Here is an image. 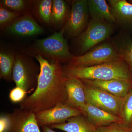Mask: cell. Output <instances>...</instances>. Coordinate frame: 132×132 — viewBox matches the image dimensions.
<instances>
[{
	"instance_id": "2",
	"label": "cell",
	"mask_w": 132,
	"mask_h": 132,
	"mask_svg": "<svg viewBox=\"0 0 132 132\" xmlns=\"http://www.w3.org/2000/svg\"><path fill=\"white\" fill-rule=\"evenodd\" d=\"M64 77L90 80H121L132 82V74L122 59L92 67H63Z\"/></svg>"
},
{
	"instance_id": "13",
	"label": "cell",
	"mask_w": 132,
	"mask_h": 132,
	"mask_svg": "<svg viewBox=\"0 0 132 132\" xmlns=\"http://www.w3.org/2000/svg\"><path fill=\"white\" fill-rule=\"evenodd\" d=\"M81 80L88 85L104 90L119 98H125L132 91V82L128 81L118 79L108 80Z\"/></svg>"
},
{
	"instance_id": "29",
	"label": "cell",
	"mask_w": 132,
	"mask_h": 132,
	"mask_svg": "<svg viewBox=\"0 0 132 132\" xmlns=\"http://www.w3.org/2000/svg\"></svg>"
},
{
	"instance_id": "18",
	"label": "cell",
	"mask_w": 132,
	"mask_h": 132,
	"mask_svg": "<svg viewBox=\"0 0 132 132\" xmlns=\"http://www.w3.org/2000/svg\"><path fill=\"white\" fill-rule=\"evenodd\" d=\"M91 18L99 19L114 24L116 20L105 0H88Z\"/></svg>"
},
{
	"instance_id": "10",
	"label": "cell",
	"mask_w": 132,
	"mask_h": 132,
	"mask_svg": "<svg viewBox=\"0 0 132 132\" xmlns=\"http://www.w3.org/2000/svg\"><path fill=\"white\" fill-rule=\"evenodd\" d=\"M7 114L10 121L8 132H42L35 113L20 108Z\"/></svg>"
},
{
	"instance_id": "25",
	"label": "cell",
	"mask_w": 132,
	"mask_h": 132,
	"mask_svg": "<svg viewBox=\"0 0 132 132\" xmlns=\"http://www.w3.org/2000/svg\"><path fill=\"white\" fill-rule=\"evenodd\" d=\"M96 132H132V127L126 126L120 123H113L97 128Z\"/></svg>"
},
{
	"instance_id": "22",
	"label": "cell",
	"mask_w": 132,
	"mask_h": 132,
	"mask_svg": "<svg viewBox=\"0 0 132 132\" xmlns=\"http://www.w3.org/2000/svg\"><path fill=\"white\" fill-rule=\"evenodd\" d=\"M122 124L128 127H132V91L124 98L121 109Z\"/></svg>"
},
{
	"instance_id": "4",
	"label": "cell",
	"mask_w": 132,
	"mask_h": 132,
	"mask_svg": "<svg viewBox=\"0 0 132 132\" xmlns=\"http://www.w3.org/2000/svg\"><path fill=\"white\" fill-rule=\"evenodd\" d=\"M40 67L25 55L15 54L13 71V80L16 86L21 88L27 93L35 90L38 83Z\"/></svg>"
},
{
	"instance_id": "19",
	"label": "cell",
	"mask_w": 132,
	"mask_h": 132,
	"mask_svg": "<svg viewBox=\"0 0 132 132\" xmlns=\"http://www.w3.org/2000/svg\"><path fill=\"white\" fill-rule=\"evenodd\" d=\"M15 54L5 50L0 52V78L7 81L13 80V71Z\"/></svg>"
},
{
	"instance_id": "9",
	"label": "cell",
	"mask_w": 132,
	"mask_h": 132,
	"mask_svg": "<svg viewBox=\"0 0 132 132\" xmlns=\"http://www.w3.org/2000/svg\"><path fill=\"white\" fill-rule=\"evenodd\" d=\"M39 126H49L66 123L68 119L84 114L80 109L59 104L52 108L35 113Z\"/></svg>"
},
{
	"instance_id": "6",
	"label": "cell",
	"mask_w": 132,
	"mask_h": 132,
	"mask_svg": "<svg viewBox=\"0 0 132 132\" xmlns=\"http://www.w3.org/2000/svg\"><path fill=\"white\" fill-rule=\"evenodd\" d=\"M113 25L104 21L91 18L87 27L78 38L81 52L85 54L110 38L114 31Z\"/></svg>"
},
{
	"instance_id": "21",
	"label": "cell",
	"mask_w": 132,
	"mask_h": 132,
	"mask_svg": "<svg viewBox=\"0 0 132 132\" xmlns=\"http://www.w3.org/2000/svg\"><path fill=\"white\" fill-rule=\"evenodd\" d=\"M53 1L41 0L37 1L36 10L38 16L45 24L49 25L51 22Z\"/></svg>"
},
{
	"instance_id": "27",
	"label": "cell",
	"mask_w": 132,
	"mask_h": 132,
	"mask_svg": "<svg viewBox=\"0 0 132 132\" xmlns=\"http://www.w3.org/2000/svg\"><path fill=\"white\" fill-rule=\"evenodd\" d=\"M10 121L8 114H1L0 116V132H8Z\"/></svg>"
},
{
	"instance_id": "3",
	"label": "cell",
	"mask_w": 132,
	"mask_h": 132,
	"mask_svg": "<svg viewBox=\"0 0 132 132\" xmlns=\"http://www.w3.org/2000/svg\"><path fill=\"white\" fill-rule=\"evenodd\" d=\"M64 30L62 29L47 38L36 40L34 51L50 61L69 62L74 55L70 53L67 42L64 37Z\"/></svg>"
},
{
	"instance_id": "11",
	"label": "cell",
	"mask_w": 132,
	"mask_h": 132,
	"mask_svg": "<svg viewBox=\"0 0 132 132\" xmlns=\"http://www.w3.org/2000/svg\"><path fill=\"white\" fill-rule=\"evenodd\" d=\"M66 99L65 104L73 107L85 108L86 105L85 87L81 79L64 77Z\"/></svg>"
},
{
	"instance_id": "5",
	"label": "cell",
	"mask_w": 132,
	"mask_h": 132,
	"mask_svg": "<svg viewBox=\"0 0 132 132\" xmlns=\"http://www.w3.org/2000/svg\"><path fill=\"white\" fill-rule=\"evenodd\" d=\"M111 41H105L90 50L84 54L74 56L68 65L90 67L121 59Z\"/></svg>"
},
{
	"instance_id": "28",
	"label": "cell",
	"mask_w": 132,
	"mask_h": 132,
	"mask_svg": "<svg viewBox=\"0 0 132 132\" xmlns=\"http://www.w3.org/2000/svg\"><path fill=\"white\" fill-rule=\"evenodd\" d=\"M42 128V132H56L52 130V128L48 126H43Z\"/></svg>"
},
{
	"instance_id": "15",
	"label": "cell",
	"mask_w": 132,
	"mask_h": 132,
	"mask_svg": "<svg viewBox=\"0 0 132 132\" xmlns=\"http://www.w3.org/2000/svg\"><path fill=\"white\" fill-rule=\"evenodd\" d=\"M116 24L125 28L132 29V3L126 0H108Z\"/></svg>"
},
{
	"instance_id": "26",
	"label": "cell",
	"mask_w": 132,
	"mask_h": 132,
	"mask_svg": "<svg viewBox=\"0 0 132 132\" xmlns=\"http://www.w3.org/2000/svg\"><path fill=\"white\" fill-rule=\"evenodd\" d=\"M27 93L21 88L16 86L10 91L9 97L12 103L20 104L27 97Z\"/></svg>"
},
{
	"instance_id": "8",
	"label": "cell",
	"mask_w": 132,
	"mask_h": 132,
	"mask_svg": "<svg viewBox=\"0 0 132 132\" xmlns=\"http://www.w3.org/2000/svg\"><path fill=\"white\" fill-rule=\"evenodd\" d=\"M89 16L88 0L73 1L71 12L63 27L64 34L69 38L79 35L87 27Z\"/></svg>"
},
{
	"instance_id": "16",
	"label": "cell",
	"mask_w": 132,
	"mask_h": 132,
	"mask_svg": "<svg viewBox=\"0 0 132 132\" xmlns=\"http://www.w3.org/2000/svg\"><path fill=\"white\" fill-rule=\"evenodd\" d=\"M66 132H96L95 127L84 114L75 116L68 119L66 123L49 126Z\"/></svg>"
},
{
	"instance_id": "17",
	"label": "cell",
	"mask_w": 132,
	"mask_h": 132,
	"mask_svg": "<svg viewBox=\"0 0 132 132\" xmlns=\"http://www.w3.org/2000/svg\"><path fill=\"white\" fill-rule=\"evenodd\" d=\"M132 74V38L125 31L121 32L111 40Z\"/></svg>"
},
{
	"instance_id": "1",
	"label": "cell",
	"mask_w": 132,
	"mask_h": 132,
	"mask_svg": "<svg viewBox=\"0 0 132 132\" xmlns=\"http://www.w3.org/2000/svg\"><path fill=\"white\" fill-rule=\"evenodd\" d=\"M40 67L35 90L20 104V108L34 113L65 104L66 93L63 67L58 61H50L40 55L34 56Z\"/></svg>"
},
{
	"instance_id": "7",
	"label": "cell",
	"mask_w": 132,
	"mask_h": 132,
	"mask_svg": "<svg viewBox=\"0 0 132 132\" xmlns=\"http://www.w3.org/2000/svg\"><path fill=\"white\" fill-rule=\"evenodd\" d=\"M83 82L86 104L121 118V107L125 97H116L104 90Z\"/></svg>"
},
{
	"instance_id": "24",
	"label": "cell",
	"mask_w": 132,
	"mask_h": 132,
	"mask_svg": "<svg viewBox=\"0 0 132 132\" xmlns=\"http://www.w3.org/2000/svg\"><path fill=\"white\" fill-rule=\"evenodd\" d=\"M1 5L12 12L21 13L27 7V2L24 0H2Z\"/></svg>"
},
{
	"instance_id": "14",
	"label": "cell",
	"mask_w": 132,
	"mask_h": 132,
	"mask_svg": "<svg viewBox=\"0 0 132 132\" xmlns=\"http://www.w3.org/2000/svg\"><path fill=\"white\" fill-rule=\"evenodd\" d=\"M84 115L96 128L108 126L113 123L122 124V118L114 115L102 109L86 104V106L82 109Z\"/></svg>"
},
{
	"instance_id": "20",
	"label": "cell",
	"mask_w": 132,
	"mask_h": 132,
	"mask_svg": "<svg viewBox=\"0 0 132 132\" xmlns=\"http://www.w3.org/2000/svg\"><path fill=\"white\" fill-rule=\"evenodd\" d=\"M69 14L68 6L65 1H53L50 24L55 26H62L67 20Z\"/></svg>"
},
{
	"instance_id": "23",
	"label": "cell",
	"mask_w": 132,
	"mask_h": 132,
	"mask_svg": "<svg viewBox=\"0 0 132 132\" xmlns=\"http://www.w3.org/2000/svg\"><path fill=\"white\" fill-rule=\"evenodd\" d=\"M20 13L10 11L0 5V26L1 28L7 27L10 24L19 18Z\"/></svg>"
},
{
	"instance_id": "12",
	"label": "cell",
	"mask_w": 132,
	"mask_h": 132,
	"mask_svg": "<svg viewBox=\"0 0 132 132\" xmlns=\"http://www.w3.org/2000/svg\"><path fill=\"white\" fill-rule=\"evenodd\" d=\"M6 30L10 34L22 36L38 35L44 31L42 27L28 14L19 16L7 27Z\"/></svg>"
}]
</instances>
